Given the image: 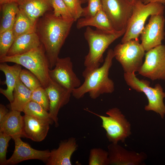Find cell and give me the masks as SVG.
<instances>
[{"mask_svg": "<svg viewBox=\"0 0 165 165\" xmlns=\"http://www.w3.org/2000/svg\"><path fill=\"white\" fill-rule=\"evenodd\" d=\"M39 21L38 34L45 48L50 69L55 66L61 49L75 21L57 17L53 13L44 14Z\"/></svg>", "mask_w": 165, "mask_h": 165, "instance_id": "obj_1", "label": "cell"}, {"mask_svg": "<svg viewBox=\"0 0 165 165\" xmlns=\"http://www.w3.org/2000/svg\"><path fill=\"white\" fill-rule=\"evenodd\" d=\"M114 57L113 50L109 49L101 66L88 73H82L84 81L72 91V96L76 99H79L88 93L90 97L95 99L101 94L112 93L115 90L114 84L108 77V74Z\"/></svg>", "mask_w": 165, "mask_h": 165, "instance_id": "obj_2", "label": "cell"}, {"mask_svg": "<svg viewBox=\"0 0 165 165\" xmlns=\"http://www.w3.org/2000/svg\"><path fill=\"white\" fill-rule=\"evenodd\" d=\"M126 30L111 33L87 27L84 36L88 43L89 50L85 57L84 64L86 68L82 73L99 67L104 61L103 55L106 50L116 40L123 35Z\"/></svg>", "mask_w": 165, "mask_h": 165, "instance_id": "obj_3", "label": "cell"}, {"mask_svg": "<svg viewBox=\"0 0 165 165\" xmlns=\"http://www.w3.org/2000/svg\"><path fill=\"white\" fill-rule=\"evenodd\" d=\"M12 62L23 66L33 74L44 88L48 86L50 78L48 59L43 45L21 55L0 57V62Z\"/></svg>", "mask_w": 165, "mask_h": 165, "instance_id": "obj_4", "label": "cell"}, {"mask_svg": "<svg viewBox=\"0 0 165 165\" xmlns=\"http://www.w3.org/2000/svg\"><path fill=\"white\" fill-rule=\"evenodd\" d=\"M164 9V6L162 3L156 2L145 4L142 0H138L133 5L132 14L121 43L137 39L140 35L148 17L153 15H163Z\"/></svg>", "mask_w": 165, "mask_h": 165, "instance_id": "obj_5", "label": "cell"}, {"mask_svg": "<svg viewBox=\"0 0 165 165\" xmlns=\"http://www.w3.org/2000/svg\"><path fill=\"white\" fill-rule=\"evenodd\" d=\"M124 78L127 84L138 92H143L146 96L148 103L145 106L146 111H153L159 114L162 119L165 115V105L163 102L165 93L160 84L154 87L150 86V82L146 80L139 79L135 73L124 72Z\"/></svg>", "mask_w": 165, "mask_h": 165, "instance_id": "obj_6", "label": "cell"}, {"mask_svg": "<svg viewBox=\"0 0 165 165\" xmlns=\"http://www.w3.org/2000/svg\"><path fill=\"white\" fill-rule=\"evenodd\" d=\"M89 112L101 119V127L105 130L106 137L110 142H124L131 134V124L119 108L109 109L106 112L107 116Z\"/></svg>", "mask_w": 165, "mask_h": 165, "instance_id": "obj_7", "label": "cell"}, {"mask_svg": "<svg viewBox=\"0 0 165 165\" xmlns=\"http://www.w3.org/2000/svg\"><path fill=\"white\" fill-rule=\"evenodd\" d=\"M115 57L120 64L124 72H138L143 64L145 50L137 39L117 45L113 50Z\"/></svg>", "mask_w": 165, "mask_h": 165, "instance_id": "obj_8", "label": "cell"}, {"mask_svg": "<svg viewBox=\"0 0 165 165\" xmlns=\"http://www.w3.org/2000/svg\"><path fill=\"white\" fill-rule=\"evenodd\" d=\"M102 9L114 29L126 30L132 15L133 5L128 0H101Z\"/></svg>", "mask_w": 165, "mask_h": 165, "instance_id": "obj_9", "label": "cell"}, {"mask_svg": "<svg viewBox=\"0 0 165 165\" xmlns=\"http://www.w3.org/2000/svg\"><path fill=\"white\" fill-rule=\"evenodd\" d=\"M145 56L139 74L152 81H165V46L154 47L147 51Z\"/></svg>", "mask_w": 165, "mask_h": 165, "instance_id": "obj_10", "label": "cell"}, {"mask_svg": "<svg viewBox=\"0 0 165 165\" xmlns=\"http://www.w3.org/2000/svg\"><path fill=\"white\" fill-rule=\"evenodd\" d=\"M50 79L64 88L72 91L81 85L80 80L73 70L69 57L58 58L54 67L49 71Z\"/></svg>", "mask_w": 165, "mask_h": 165, "instance_id": "obj_11", "label": "cell"}, {"mask_svg": "<svg viewBox=\"0 0 165 165\" xmlns=\"http://www.w3.org/2000/svg\"><path fill=\"white\" fill-rule=\"evenodd\" d=\"M165 19L163 14L150 16L148 23L140 34L141 44L145 51L162 44L165 35Z\"/></svg>", "mask_w": 165, "mask_h": 165, "instance_id": "obj_12", "label": "cell"}, {"mask_svg": "<svg viewBox=\"0 0 165 165\" xmlns=\"http://www.w3.org/2000/svg\"><path fill=\"white\" fill-rule=\"evenodd\" d=\"M48 96L50 101L49 113L54 121L55 126H59V112L61 108L69 102L72 92L50 79L47 87L45 88Z\"/></svg>", "mask_w": 165, "mask_h": 165, "instance_id": "obj_13", "label": "cell"}, {"mask_svg": "<svg viewBox=\"0 0 165 165\" xmlns=\"http://www.w3.org/2000/svg\"><path fill=\"white\" fill-rule=\"evenodd\" d=\"M107 148L110 165H140L147 158L145 152L128 150L118 143H111Z\"/></svg>", "mask_w": 165, "mask_h": 165, "instance_id": "obj_14", "label": "cell"}, {"mask_svg": "<svg viewBox=\"0 0 165 165\" xmlns=\"http://www.w3.org/2000/svg\"><path fill=\"white\" fill-rule=\"evenodd\" d=\"M15 147L10 157L7 159L6 165H15L23 161L33 159L39 160L46 162L50 156L49 150H39L32 148L28 143L23 141L21 138L13 139Z\"/></svg>", "mask_w": 165, "mask_h": 165, "instance_id": "obj_15", "label": "cell"}, {"mask_svg": "<svg viewBox=\"0 0 165 165\" xmlns=\"http://www.w3.org/2000/svg\"><path fill=\"white\" fill-rule=\"evenodd\" d=\"M78 147L76 140L73 137L61 141L58 148L50 151L46 165H72L71 158Z\"/></svg>", "mask_w": 165, "mask_h": 165, "instance_id": "obj_16", "label": "cell"}, {"mask_svg": "<svg viewBox=\"0 0 165 165\" xmlns=\"http://www.w3.org/2000/svg\"><path fill=\"white\" fill-rule=\"evenodd\" d=\"M20 10L34 24L52 8L51 0H17Z\"/></svg>", "mask_w": 165, "mask_h": 165, "instance_id": "obj_17", "label": "cell"}, {"mask_svg": "<svg viewBox=\"0 0 165 165\" xmlns=\"http://www.w3.org/2000/svg\"><path fill=\"white\" fill-rule=\"evenodd\" d=\"M24 118V137L35 142L44 140L48 133L50 124L25 114Z\"/></svg>", "mask_w": 165, "mask_h": 165, "instance_id": "obj_18", "label": "cell"}, {"mask_svg": "<svg viewBox=\"0 0 165 165\" xmlns=\"http://www.w3.org/2000/svg\"><path fill=\"white\" fill-rule=\"evenodd\" d=\"M24 116L21 112L11 110L0 123V132L11 137L13 139L16 138L24 137Z\"/></svg>", "mask_w": 165, "mask_h": 165, "instance_id": "obj_19", "label": "cell"}, {"mask_svg": "<svg viewBox=\"0 0 165 165\" xmlns=\"http://www.w3.org/2000/svg\"><path fill=\"white\" fill-rule=\"evenodd\" d=\"M41 44L36 32L23 35L15 39L6 55L11 56L24 54Z\"/></svg>", "mask_w": 165, "mask_h": 165, "instance_id": "obj_20", "label": "cell"}, {"mask_svg": "<svg viewBox=\"0 0 165 165\" xmlns=\"http://www.w3.org/2000/svg\"><path fill=\"white\" fill-rule=\"evenodd\" d=\"M21 65L15 64L10 66L6 63H0V70L5 74L6 80L4 83L6 85V89L0 88V93L11 103L13 99V92L22 70Z\"/></svg>", "mask_w": 165, "mask_h": 165, "instance_id": "obj_21", "label": "cell"}, {"mask_svg": "<svg viewBox=\"0 0 165 165\" xmlns=\"http://www.w3.org/2000/svg\"><path fill=\"white\" fill-rule=\"evenodd\" d=\"M90 26L95 27L97 29L109 33L119 31L114 29L102 7L94 16L80 18L77 20L76 25L77 29Z\"/></svg>", "mask_w": 165, "mask_h": 165, "instance_id": "obj_22", "label": "cell"}, {"mask_svg": "<svg viewBox=\"0 0 165 165\" xmlns=\"http://www.w3.org/2000/svg\"><path fill=\"white\" fill-rule=\"evenodd\" d=\"M31 92L19 78L13 91V100L9 105L11 110L23 112L25 106L31 101Z\"/></svg>", "mask_w": 165, "mask_h": 165, "instance_id": "obj_23", "label": "cell"}, {"mask_svg": "<svg viewBox=\"0 0 165 165\" xmlns=\"http://www.w3.org/2000/svg\"><path fill=\"white\" fill-rule=\"evenodd\" d=\"M2 12L0 25V33L13 29L17 14L19 11L17 4L15 2L0 5Z\"/></svg>", "mask_w": 165, "mask_h": 165, "instance_id": "obj_24", "label": "cell"}, {"mask_svg": "<svg viewBox=\"0 0 165 165\" xmlns=\"http://www.w3.org/2000/svg\"><path fill=\"white\" fill-rule=\"evenodd\" d=\"M36 24L31 20L20 9L13 28L15 39L22 35L36 32Z\"/></svg>", "mask_w": 165, "mask_h": 165, "instance_id": "obj_25", "label": "cell"}, {"mask_svg": "<svg viewBox=\"0 0 165 165\" xmlns=\"http://www.w3.org/2000/svg\"><path fill=\"white\" fill-rule=\"evenodd\" d=\"M23 112L24 114L41 120L49 122L50 125L54 123L49 112L40 105L31 101L26 105Z\"/></svg>", "mask_w": 165, "mask_h": 165, "instance_id": "obj_26", "label": "cell"}, {"mask_svg": "<svg viewBox=\"0 0 165 165\" xmlns=\"http://www.w3.org/2000/svg\"><path fill=\"white\" fill-rule=\"evenodd\" d=\"M89 165H109L108 151L101 148H93L90 151L88 159Z\"/></svg>", "mask_w": 165, "mask_h": 165, "instance_id": "obj_27", "label": "cell"}, {"mask_svg": "<svg viewBox=\"0 0 165 165\" xmlns=\"http://www.w3.org/2000/svg\"><path fill=\"white\" fill-rule=\"evenodd\" d=\"M31 101L38 104L49 112V99L45 88L42 86L38 87L32 91Z\"/></svg>", "mask_w": 165, "mask_h": 165, "instance_id": "obj_28", "label": "cell"}, {"mask_svg": "<svg viewBox=\"0 0 165 165\" xmlns=\"http://www.w3.org/2000/svg\"><path fill=\"white\" fill-rule=\"evenodd\" d=\"M19 78L22 83L31 91L42 86L37 77L28 70L22 69Z\"/></svg>", "mask_w": 165, "mask_h": 165, "instance_id": "obj_29", "label": "cell"}, {"mask_svg": "<svg viewBox=\"0 0 165 165\" xmlns=\"http://www.w3.org/2000/svg\"><path fill=\"white\" fill-rule=\"evenodd\" d=\"M14 40L13 29L0 33V57L6 55Z\"/></svg>", "mask_w": 165, "mask_h": 165, "instance_id": "obj_30", "label": "cell"}, {"mask_svg": "<svg viewBox=\"0 0 165 165\" xmlns=\"http://www.w3.org/2000/svg\"><path fill=\"white\" fill-rule=\"evenodd\" d=\"M51 3L53 9V14L55 16L68 20L74 19L63 0H51Z\"/></svg>", "mask_w": 165, "mask_h": 165, "instance_id": "obj_31", "label": "cell"}, {"mask_svg": "<svg viewBox=\"0 0 165 165\" xmlns=\"http://www.w3.org/2000/svg\"><path fill=\"white\" fill-rule=\"evenodd\" d=\"M71 13L75 21L77 20L82 15L83 8L81 6L80 0H63Z\"/></svg>", "mask_w": 165, "mask_h": 165, "instance_id": "obj_32", "label": "cell"}, {"mask_svg": "<svg viewBox=\"0 0 165 165\" xmlns=\"http://www.w3.org/2000/svg\"><path fill=\"white\" fill-rule=\"evenodd\" d=\"M12 138L10 136L0 132V165H6V153L9 143Z\"/></svg>", "mask_w": 165, "mask_h": 165, "instance_id": "obj_33", "label": "cell"}, {"mask_svg": "<svg viewBox=\"0 0 165 165\" xmlns=\"http://www.w3.org/2000/svg\"><path fill=\"white\" fill-rule=\"evenodd\" d=\"M88 4L83 8L82 16L88 17L94 15L101 7V0H88Z\"/></svg>", "mask_w": 165, "mask_h": 165, "instance_id": "obj_34", "label": "cell"}, {"mask_svg": "<svg viewBox=\"0 0 165 165\" xmlns=\"http://www.w3.org/2000/svg\"><path fill=\"white\" fill-rule=\"evenodd\" d=\"M8 112L6 107L4 105L0 104V123L2 122Z\"/></svg>", "mask_w": 165, "mask_h": 165, "instance_id": "obj_35", "label": "cell"}, {"mask_svg": "<svg viewBox=\"0 0 165 165\" xmlns=\"http://www.w3.org/2000/svg\"><path fill=\"white\" fill-rule=\"evenodd\" d=\"M145 4H147L150 2H159L163 4H165V0H142Z\"/></svg>", "mask_w": 165, "mask_h": 165, "instance_id": "obj_36", "label": "cell"}, {"mask_svg": "<svg viewBox=\"0 0 165 165\" xmlns=\"http://www.w3.org/2000/svg\"><path fill=\"white\" fill-rule=\"evenodd\" d=\"M17 0H0V5L4 4L11 3L13 2H16Z\"/></svg>", "mask_w": 165, "mask_h": 165, "instance_id": "obj_37", "label": "cell"}, {"mask_svg": "<svg viewBox=\"0 0 165 165\" xmlns=\"http://www.w3.org/2000/svg\"><path fill=\"white\" fill-rule=\"evenodd\" d=\"M131 4L134 5L138 0H128Z\"/></svg>", "mask_w": 165, "mask_h": 165, "instance_id": "obj_38", "label": "cell"}, {"mask_svg": "<svg viewBox=\"0 0 165 165\" xmlns=\"http://www.w3.org/2000/svg\"><path fill=\"white\" fill-rule=\"evenodd\" d=\"M82 4H83L88 2V0H80Z\"/></svg>", "mask_w": 165, "mask_h": 165, "instance_id": "obj_39", "label": "cell"}]
</instances>
